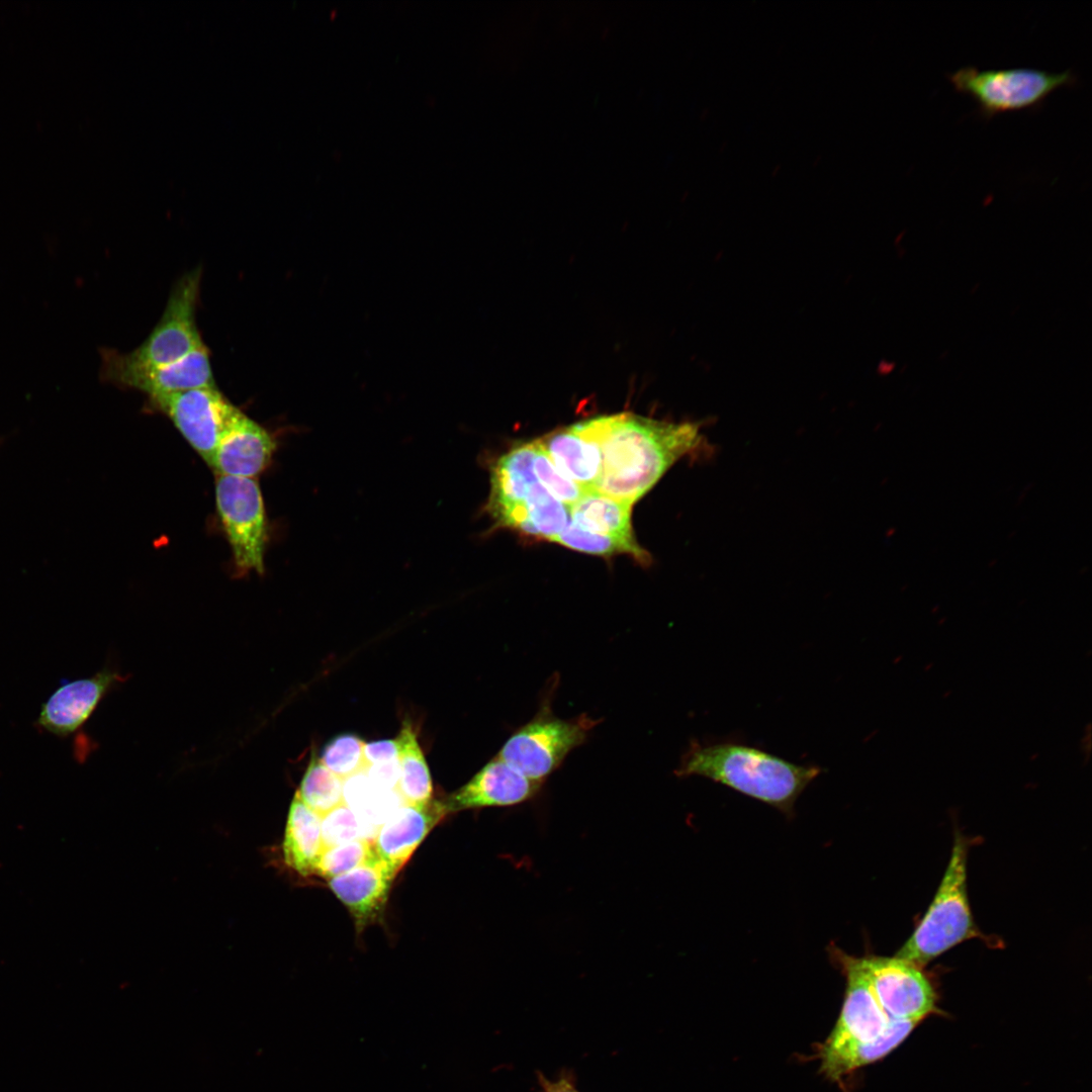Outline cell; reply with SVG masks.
Returning a JSON list of instances; mask_svg holds the SVG:
<instances>
[{"label":"cell","instance_id":"4dcf8cb0","mask_svg":"<svg viewBox=\"0 0 1092 1092\" xmlns=\"http://www.w3.org/2000/svg\"><path fill=\"white\" fill-rule=\"evenodd\" d=\"M396 758H398V746L395 739H381L364 744V768L371 764L385 762Z\"/></svg>","mask_w":1092,"mask_h":1092},{"label":"cell","instance_id":"ffe728a7","mask_svg":"<svg viewBox=\"0 0 1092 1092\" xmlns=\"http://www.w3.org/2000/svg\"><path fill=\"white\" fill-rule=\"evenodd\" d=\"M323 850L321 816L294 795L287 816L283 839L285 862L301 876L314 874Z\"/></svg>","mask_w":1092,"mask_h":1092},{"label":"cell","instance_id":"f1b7e54d","mask_svg":"<svg viewBox=\"0 0 1092 1092\" xmlns=\"http://www.w3.org/2000/svg\"><path fill=\"white\" fill-rule=\"evenodd\" d=\"M533 468L539 482L557 499L568 508L576 503L586 491L571 479L563 475L540 446L537 440Z\"/></svg>","mask_w":1092,"mask_h":1092},{"label":"cell","instance_id":"e0dca14e","mask_svg":"<svg viewBox=\"0 0 1092 1092\" xmlns=\"http://www.w3.org/2000/svg\"><path fill=\"white\" fill-rule=\"evenodd\" d=\"M393 879L385 864L375 857L330 879L329 886L357 925L363 927L382 912Z\"/></svg>","mask_w":1092,"mask_h":1092},{"label":"cell","instance_id":"9c48e42d","mask_svg":"<svg viewBox=\"0 0 1092 1092\" xmlns=\"http://www.w3.org/2000/svg\"><path fill=\"white\" fill-rule=\"evenodd\" d=\"M871 987L894 1020L920 1022L935 1010V991L922 967L899 957L861 958Z\"/></svg>","mask_w":1092,"mask_h":1092},{"label":"cell","instance_id":"484cf974","mask_svg":"<svg viewBox=\"0 0 1092 1092\" xmlns=\"http://www.w3.org/2000/svg\"><path fill=\"white\" fill-rule=\"evenodd\" d=\"M375 857L377 855L370 839H356L324 847L316 861L314 875L330 880Z\"/></svg>","mask_w":1092,"mask_h":1092},{"label":"cell","instance_id":"4fadbf2b","mask_svg":"<svg viewBox=\"0 0 1092 1092\" xmlns=\"http://www.w3.org/2000/svg\"><path fill=\"white\" fill-rule=\"evenodd\" d=\"M99 379L118 387L139 390L149 398L216 386L205 345L174 363L160 367L133 370L100 366Z\"/></svg>","mask_w":1092,"mask_h":1092},{"label":"cell","instance_id":"3957f363","mask_svg":"<svg viewBox=\"0 0 1092 1092\" xmlns=\"http://www.w3.org/2000/svg\"><path fill=\"white\" fill-rule=\"evenodd\" d=\"M967 856L968 842L957 834L937 892L896 957L923 967L959 943L980 937L967 892Z\"/></svg>","mask_w":1092,"mask_h":1092},{"label":"cell","instance_id":"d6986e66","mask_svg":"<svg viewBox=\"0 0 1092 1092\" xmlns=\"http://www.w3.org/2000/svg\"><path fill=\"white\" fill-rule=\"evenodd\" d=\"M918 1023L915 1020H893L887 1030L874 1041L823 1048L821 1069L827 1078L839 1080L851 1071L884 1058L895 1050Z\"/></svg>","mask_w":1092,"mask_h":1092},{"label":"cell","instance_id":"ba28073f","mask_svg":"<svg viewBox=\"0 0 1092 1092\" xmlns=\"http://www.w3.org/2000/svg\"><path fill=\"white\" fill-rule=\"evenodd\" d=\"M149 400L170 419L207 463L221 435L241 412L216 386L194 388Z\"/></svg>","mask_w":1092,"mask_h":1092},{"label":"cell","instance_id":"8992f818","mask_svg":"<svg viewBox=\"0 0 1092 1092\" xmlns=\"http://www.w3.org/2000/svg\"><path fill=\"white\" fill-rule=\"evenodd\" d=\"M946 77L954 90L970 96L978 114L990 119L998 114L1041 108L1061 87H1074L1078 77L1071 69L1049 72L1033 68L979 70L962 67Z\"/></svg>","mask_w":1092,"mask_h":1092},{"label":"cell","instance_id":"6da1fadb","mask_svg":"<svg viewBox=\"0 0 1092 1092\" xmlns=\"http://www.w3.org/2000/svg\"><path fill=\"white\" fill-rule=\"evenodd\" d=\"M582 423L602 450V471L593 490L631 505L703 441L695 423H670L626 413Z\"/></svg>","mask_w":1092,"mask_h":1092},{"label":"cell","instance_id":"d4e9b609","mask_svg":"<svg viewBox=\"0 0 1092 1092\" xmlns=\"http://www.w3.org/2000/svg\"><path fill=\"white\" fill-rule=\"evenodd\" d=\"M343 784L344 781L327 768L312 751L296 794L322 817L343 803Z\"/></svg>","mask_w":1092,"mask_h":1092},{"label":"cell","instance_id":"5b68a950","mask_svg":"<svg viewBox=\"0 0 1092 1092\" xmlns=\"http://www.w3.org/2000/svg\"><path fill=\"white\" fill-rule=\"evenodd\" d=\"M556 686H551L534 717L520 726L505 741L496 756L528 779L543 785L563 763L566 756L582 745L600 723L581 714L572 719L556 717L551 700Z\"/></svg>","mask_w":1092,"mask_h":1092},{"label":"cell","instance_id":"8fae6325","mask_svg":"<svg viewBox=\"0 0 1092 1092\" xmlns=\"http://www.w3.org/2000/svg\"><path fill=\"white\" fill-rule=\"evenodd\" d=\"M122 676L103 667L89 677L64 679L41 704L34 727L58 738L76 734L89 720L104 696Z\"/></svg>","mask_w":1092,"mask_h":1092},{"label":"cell","instance_id":"4316f807","mask_svg":"<svg viewBox=\"0 0 1092 1092\" xmlns=\"http://www.w3.org/2000/svg\"><path fill=\"white\" fill-rule=\"evenodd\" d=\"M364 744L356 734H338L325 744L320 759L327 768L345 781L363 770Z\"/></svg>","mask_w":1092,"mask_h":1092},{"label":"cell","instance_id":"7a4b0ae2","mask_svg":"<svg viewBox=\"0 0 1092 1092\" xmlns=\"http://www.w3.org/2000/svg\"><path fill=\"white\" fill-rule=\"evenodd\" d=\"M822 771L737 741L694 739L674 774L709 779L792 815L797 799Z\"/></svg>","mask_w":1092,"mask_h":1092},{"label":"cell","instance_id":"603a6c76","mask_svg":"<svg viewBox=\"0 0 1092 1092\" xmlns=\"http://www.w3.org/2000/svg\"><path fill=\"white\" fill-rule=\"evenodd\" d=\"M343 802L363 823L376 830L404 804L397 791L378 788L363 770L344 781Z\"/></svg>","mask_w":1092,"mask_h":1092},{"label":"cell","instance_id":"1f68e13d","mask_svg":"<svg viewBox=\"0 0 1092 1092\" xmlns=\"http://www.w3.org/2000/svg\"><path fill=\"white\" fill-rule=\"evenodd\" d=\"M542 1081L545 1092H577L573 1085L564 1078L556 1082H549L542 1078Z\"/></svg>","mask_w":1092,"mask_h":1092},{"label":"cell","instance_id":"277c9868","mask_svg":"<svg viewBox=\"0 0 1092 1092\" xmlns=\"http://www.w3.org/2000/svg\"><path fill=\"white\" fill-rule=\"evenodd\" d=\"M201 268L182 275L173 286L164 311L154 329L135 349L123 353L99 350L101 366L149 369L174 363L204 346L196 324Z\"/></svg>","mask_w":1092,"mask_h":1092},{"label":"cell","instance_id":"7c38bea8","mask_svg":"<svg viewBox=\"0 0 1092 1092\" xmlns=\"http://www.w3.org/2000/svg\"><path fill=\"white\" fill-rule=\"evenodd\" d=\"M536 441L515 445L490 467V492L485 511L494 526L508 528L521 510L544 488L534 473Z\"/></svg>","mask_w":1092,"mask_h":1092},{"label":"cell","instance_id":"cb8c5ba5","mask_svg":"<svg viewBox=\"0 0 1092 1092\" xmlns=\"http://www.w3.org/2000/svg\"><path fill=\"white\" fill-rule=\"evenodd\" d=\"M567 548L589 554L611 556L615 554H628L641 564H648L650 556L636 541V539H622L585 531L570 519L565 528L552 539Z\"/></svg>","mask_w":1092,"mask_h":1092},{"label":"cell","instance_id":"f546056e","mask_svg":"<svg viewBox=\"0 0 1092 1092\" xmlns=\"http://www.w3.org/2000/svg\"><path fill=\"white\" fill-rule=\"evenodd\" d=\"M363 771L378 788L387 791H397L400 778L398 758L368 765Z\"/></svg>","mask_w":1092,"mask_h":1092},{"label":"cell","instance_id":"5bb4252c","mask_svg":"<svg viewBox=\"0 0 1092 1092\" xmlns=\"http://www.w3.org/2000/svg\"><path fill=\"white\" fill-rule=\"evenodd\" d=\"M542 785L528 779L495 756L465 785L444 800L447 814L467 809L512 807L534 799Z\"/></svg>","mask_w":1092,"mask_h":1092},{"label":"cell","instance_id":"7402d4cb","mask_svg":"<svg viewBox=\"0 0 1092 1092\" xmlns=\"http://www.w3.org/2000/svg\"><path fill=\"white\" fill-rule=\"evenodd\" d=\"M400 778L397 792L407 804H426L433 799V783L429 766L417 734L408 721H403L397 737Z\"/></svg>","mask_w":1092,"mask_h":1092},{"label":"cell","instance_id":"44dd1931","mask_svg":"<svg viewBox=\"0 0 1092 1092\" xmlns=\"http://www.w3.org/2000/svg\"><path fill=\"white\" fill-rule=\"evenodd\" d=\"M631 509V504L587 490L569 507V519L585 531L632 540Z\"/></svg>","mask_w":1092,"mask_h":1092},{"label":"cell","instance_id":"30bf717a","mask_svg":"<svg viewBox=\"0 0 1092 1092\" xmlns=\"http://www.w3.org/2000/svg\"><path fill=\"white\" fill-rule=\"evenodd\" d=\"M828 951L846 978V990L839 1018L823 1048L874 1041L894 1019L877 1000L861 958L849 956L836 945H830Z\"/></svg>","mask_w":1092,"mask_h":1092},{"label":"cell","instance_id":"52a82bcc","mask_svg":"<svg viewBox=\"0 0 1092 1092\" xmlns=\"http://www.w3.org/2000/svg\"><path fill=\"white\" fill-rule=\"evenodd\" d=\"M215 505L237 572L263 573L268 523L256 478L217 475Z\"/></svg>","mask_w":1092,"mask_h":1092},{"label":"cell","instance_id":"9a60e30c","mask_svg":"<svg viewBox=\"0 0 1092 1092\" xmlns=\"http://www.w3.org/2000/svg\"><path fill=\"white\" fill-rule=\"evenodd\" d=\"M443 800L401 805L372 840L377 857L395 878L429 832L446 816Z\"/></svg>","mask_w":1092,"mask_h":1092},{"label":"cell","instance_id":"ac0fdd59","mask_svg":"<svg viewBox=\"0 0 1092 1092\" xmlns=\"http://www.w3.org/2000/svg\"><path fill=\"white\" fill-rule=\"evenodd\" d=\"M537 441L563 475L586 491L594 489L602 471V450L582 422Z\"/></svg>","mask_w":1092,"mask_h":1092},{"label":"cell","instance_id":"2e32d148","mask_svg":"<svg viewBox=\"0 0 1092 1092\" xmlns=\"http://www.w3.org/2000/svg\"><path fill=\"white\" fill-rule=\"evenodd\" d=\"M274 437L243 412L221 435L208 462L217 475L256 478L271 463Z\"/></svg>","mask_w":1092,"mask_h":1092},{"label":"cell","instance_id":"83f0119b","mask_svg":"<svg viewBox=\"0 0 1092 1092\" xmlns=\"http://www.w3.org/2000/svg\"><path fill=\"white\" fill-rule=\"evenodd\" d=\"M323 848L356 839L373 840L376 829L363 823L343 802L321 817Z\"/></svg>","mask_w":1092,"mask_h":1092}]
</instances>
